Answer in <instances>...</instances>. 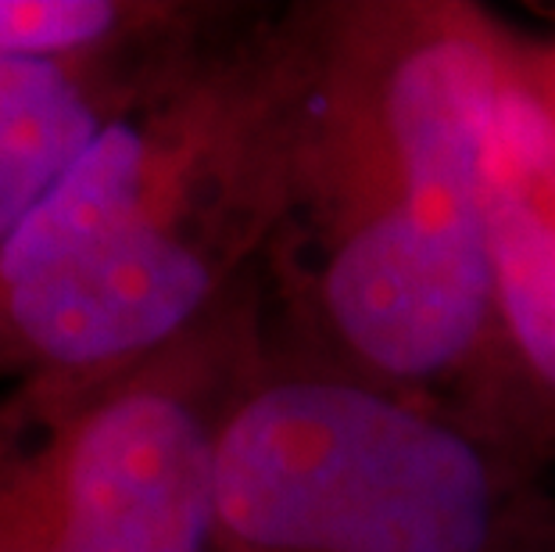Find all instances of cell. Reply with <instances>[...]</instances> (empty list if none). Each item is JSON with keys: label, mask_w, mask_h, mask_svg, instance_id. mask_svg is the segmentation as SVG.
<instances>
[{"label": "cell", "mask_w": 555, "mask_h": 552, "mask_svg": "<svg viewBox=\"0 0 555 552\" xmlns=\"http://www.w3.org/2000/svg\"><path fill=\"white\" fill-rule=\"evenodd\" d=\"M555 470L269 341L201 552H552Z\"/></svg>", "instance_id": "cell-3"}, {"label": "cell", "mask_w": 555, "mask_h": 552, "mask_svg": "<svg viewBox=\"0 0 555 552\" xmlns=\"http://www.w3.org/2000/svg\"><path fill=\"white\" fill-rule=\"evenodd\" d=\"M230 11L191 0H0V62H162L191 51Z\"/></svg>", "instance_id": "cell-7"}, {"label": "cell", "mask_w": 555, "mask_h": 552, "mask_svg": "<svg viewBox=\"0 0 555 552\" xmlns=\"http://www.w3.org/2000/svg\"><path fill=\"white\" fill-rule=\"evenodd\" d=\"M0 552H57L33 441L0 427Z\"/></svg>", "instance_id": "cell-8"}, {"label": "cell", "mask_w": 555, "mask_h": 552, "mask_svg": "<svg viewBox=\"0 0 555 552\" xmlns=\"http://www.w3.org/2000/svg\"><path fill=\"white\" fill-rule=\"evenodd\" d=\"M519 47H524V65L527 76L534 84L541 104L548 108L552 123H555V33L552 37H519Z\"/></svg>", "instance_id": "cell-9"}, {"label": "cell", "mask_w": 555, "mask_h": 552, "mask_svg": "<svg viewBox=\"0 0 555 552\" xmlns=\"http://www.w3.org/2000/svg\"><path fill=\"white\" fill-rule=\"evenodd\" d=\"M201 43L144 65L0 62V262L90 140L176 73Z\"/></svg>", "instance_id": "cell-6"}, {"label": "cell", "mask_w": 555, "mask_h": 552, "mask_svg": "<svg viewBox=\"0 0 555 552\" xmlns=\"http://www.w3.org/2000/svg\"><path fill=\"white\" fill-rule=\"evenodd\" d=\"M552 552H555V535H552Z\"/></svg>", "instance_id": "cell-10"}, {"label": "cell", "mask_w": 555, "mask_h": 552, "mask_svg": "<svg viewBox=\"0 0 555 552\" xmlns=\"http://www.w3.org/2000/svg\"><path fill=\"white\" fill-rule=\"evenodd\" d=\"M269 351L262 269L33 441L57 552H201L222 434Z\"/></svg>", "instance_id": "cell-4"}, {"label": "cell", "mask_w": 555, "mask_h": 552, "mask_svg": "<svg viewBox=\"0 0 555 552\" xmlns=\"http://www.w3.org/2000/svg\"><path fill=\"white\" fill-rule=\"evenodd\" d=\"M477 216L494 309L491 434L555 470V123L516 29L480 119Z\"/></svg>", "instance_id": "cell-5"}, {"label": "cell", "mask_w": 555, "mask_h": 552, "mask_svg": "<svg viewBox=\"0 0 555 552\" xmlns=\"http://www.w3.org/2000/svg\"><path fill=\"white\" fill-rule=\"evenodd\" d=\"M309 76V4H237L90 140L0 262V427L37 438L262 269Z\"/></svg>", "instance_id": "cell-2"}, {"label": "cell", "mask_w": 555, "mask_h": 552, "mask_svg": "<svg viewBox=\"0 0 555 552\" xmlns=\"http://www.w3.org/2000/svg\"><path fill=\"white\" fill-rule=\"evenodd\" d=\"M509 26L466 0H315L269 326L319 367L466 409L494 367L477 137Z\"/></svg>", "instance_id": "cell-1"}]
</instances>
